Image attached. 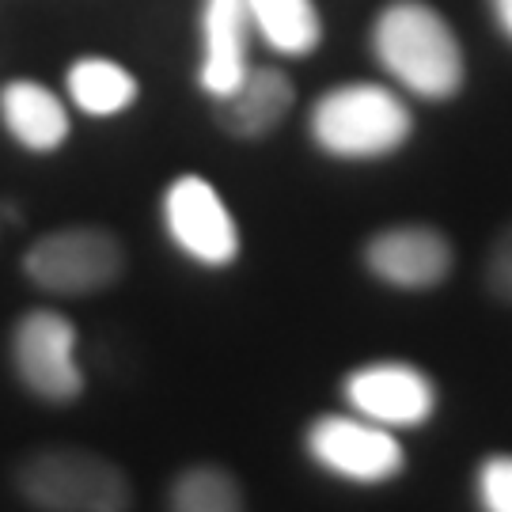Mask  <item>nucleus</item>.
<instances>
[{
	"label": "nucleus",
	"instance_id": "dca6fc26",
	"mask_svg": "<svg viewBox=\"0 0 512 512\" xmlns=\"http://www.w3.org/2000/svg\"><path fill=\"white\" fill-rule=\"evenodd\" d=\"M475 497L482 512H512V456H486L478 463Z\"/></svg>",
	"mask_w": 512,
	"mask_h": 512
},
{
	"label": "nucleus",
	"instance_id": "423d86ee",
	"mask_svg": "<svg viewBox=\"0 0 512 512\" xmlns=\"http://www.w3.org/2000/svg\"><path fill=\"white\" fill-rule=\"evenodd\" d=\"M12 368L19 384L42 403H76L84 395V372L76 361V327L50 308L27 311L12 330Z\"/></svg>",
	"mask_w": 512,
	"mask_h": 512
},
{
	"label": "nucleus",
	"instance_id": "20e7f679",
	"mask_svg": "<svg viewBox=\"0 0 512 512\" xmlns=\"http://www.w3.org/2000/svg\"><path fill=\"white\" fill-rule=\"evenodd\" d=\"M126 270V251L118 236L103 228H61L35 239L23 255V274L42 293L54 296H92L110 289Z\"/></svg>",
	"mask_w": 512,
	"mask_h": 512
},
{
	"label": "nucleus",
	"instance_id": "0eeeda50",
	"mask_svg": "<svg viewBox=\"0 0 512 512\" xmlns=\"http://www.w3.org/2000/svg\"><path fill=\"white\" fill-rule=\"evenodd\" d=\"M164 228L190 262L224 270L239 258V228L217 186L202 175H179L164 190Z\"/></svg>",
	"mask_w": 512,
	"mask_h": 512
},
{
	"label": "nucleus",
	"instance_id": "f8f14e48",
	"mask_svg": "<svg viewBox=\"0 0 512 512\" xmlns=\"http://www.w3.org/2000/svg\"><path fill=\"white\" fill-rule=\"evenodd\" d=\"M0 118L12 141H19L27 152H54L69 137L65 103L35 80H16L0 88Z\"/></svg>",
	"mask_w": 512,
	"mask_h": 512
},
{
	"label": "nucleus",
	"instance_id": "a211bd4d",
	"mask_svg": "<svg viewBox=\"0 0 512 512\" xmlns=\"http://www.w3.org/2000/svg\"><path fill=\"white\" fill-rule=\"evenodd\" d=\"M490 12H494L497 27L505 31V38H512V0H490Z\"/></svg>",
	"mask_w": 512,
	"mask_h": 512
},
{
	"label": "nucleus",
	"instance_id": "f3484780",
	"mask_svg": "<svg viewBox=\"0 0 512 512\" xmlns=\"http://www.w3.org/2000/svg\"><path fill=\"white\" fill-rule=\"evenodd\" d=\"M486 285L490 293L512 304V224L494 239L490 258H486Z\"/></svg>",
	"mask_w": 512,
	"mask_h": 512
},
{
	"label": "nucleus",
	"instance_id": "9b49d317",
	"mask_svg": "<svg viewBox=\"0 0 512 512\" xmlns=\"http://www.w3.org/2000/svg\"><path fill=\"white\" fill-rule=\"evenodd\" d=\"M293 99V80L281 69H274V65L255 69L251 65L236 92L217 99V122L239 141H255V137H266L281 126V118L293 110Z\"/></svg>",
	"mask_w": 512,
	"mask_h": 512
},
{
	"label": "nucleus",
	"instance_id": "6e6552de",
	"mask_svg": "<svg viewBox=\"0 0 512 512\" xmlns=\"http://www.w3.org/2000/svg\"><path fill=\"white\" fill-rule=\"evenodd\" d=\"M346 403L353 414L387 429H418L437 410V384L406 361H372L346 376Z\"/></svg>",
	"mask_w": 512,
	"mask_h": 512
},
{
	"label": "nucleus",
	"instance_id": "7ed1b4c3",
	"mask_svg": "<svg viewBox=\"0 0 512 512\" xmlns=\"http://www.w3.org/2000/svg\"><path fill=\"white\" fill-rule=\"evenodd\" d=\"M16 486L38 512H129L126 471L84 448H42L19 463Z\"/></svg>",
	"mask_w": 512,
	"mask_h": 512
},
{
	"label": "nucleus",
	"instance_id": "1a4fd4ad",
	"mask_svg": "<svg viewBox=\"0 0 512 512\" xmlns=\"http://www.w3.org/2000/svg\"><path fill=\"white\" fill-rule=\"evenodd\" d=\"M452 262V239L429 224H395L365 243L368 274L403 293L437 289L452 274Z\"/></svg>",
	"mask_w": 512,
	"mask_h": 512
},
{
	"label": "nucleus",
	"instance_id": "f03ea898",
	"mask_svg": "<svg viewBox=\"0 0 512 512\" xmlns=\"http://www.w3.org/2000/svg\"><path fill=\"white\" fill-rule=\"evenodd\" d=\"M308 133L334 160H384L414 137V114L384 84H338L315 99Z\"/></svg>",
	"mask_w": 512,
	"mask_h": 512
},
{
	"label": "nucleus",
	"instance_id": "39448f33",
	"mask_svg": "<svg viewBox=\"0 0 512 512\" xmlns=\"http://www.w3.org/2000/svg\"><path fill=\"white\" fill-rule=\"evenodd\" d=\"M311 463L357 486H380L403 475L406 452L395 433L361 414H323L304 433Z\"/></svg>",
	"mask_w": 512,
	"mask_h": 512
},
{
	"label": "nucleus",
	"instance_id": "2eb2a0df",
	"mask_svg": "<svg viewBox=\"0 0 512 512\" xmlns=\"http://www.w3.org/2000/svg\"><path fill=\"white\" fill-rule=\"evenodd\" d=\"M167 512H247V501L236 475L217 463H190L167 490Z\"/></svg>",
	"mask_w": 512,
	"mask_h": 512
},
{
	"label": "nucleus",
	"instance_id": "ddd939ff",
	"mask_svg": "<svg viewBox=\"0 0 512 512\" xmlns=\"http://www.w3.org/2000/svg\"><path fill=\"white\" fill-rule=\"evenodd\" d=\"M262 42L285 57H308L323 42V19L311 0H247Z\"/></svg>",
	"mask_w": 512,
	"mask_h": 512
},
{
	"label": "nucleus",
	"instance_id": "4468645a",
	"mask_svg": "<svg viewBox=\"0 0 512 512\" xmlns=\"http://www.w3.org/2000/svg\"><path fill=\"white\" fill-rule=\"evenodd\" d=\"M137 92H141L137 76L110 57H80L69 69V95L76 107L92 118L122 114L126 107H133Z\"/></svg>",
	"mask_w": 512,
	"mask_h": 512
},
{
	"label": "nucleus",
	"instance_id": "f257e3e1",
	"mask_svg": "<svg viewBox=\"0 0 512 512\" xmlns=\"http://www.w3.org/2000/svg\"><path fill=\"white\" fill-rule=\"evenodd\" d=\"M372 50L391 80L418 99H452L463 88V46L425 0H391L372 23Z\"/></svg>",
	"mask_w": 512,
	"mask_h": 512
},
{
	"label": "nucleus",
	"instance_id": "9d476101",
	"mask_svg": "<svg viewBox=\"0 0 512 512\" xmlns=\"http://www.w3.org/2000/svg\"><path fill=\"white\" fill-rule=\"evenodd\" d=\"M255 19L247 0H205L202 8V88L213 99L236 92L251 69Z\"/></svg>",
	"mask_w": 512,
	"mask_h": 512
}]
</instances>
